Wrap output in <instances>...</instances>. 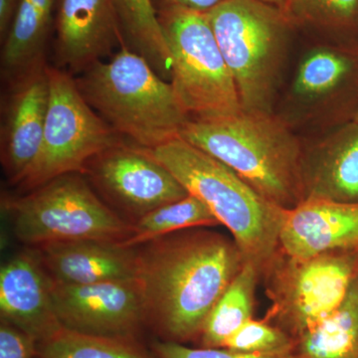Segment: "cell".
<instances>
[{
  "label": "cell",
  "mask_w": 358,
  "mask_h": 358,
  "mask_svg": "<svg viewBox=\"0 0 358 358\" xmlns=\"http://www.w3.org/2000/svg\"><path fill=\"white\" fill-rule=\"evenodd\" d=\"M147 322L166 341L199 338L212 308L244 265L234 240L192 228L136 247Z\"/></svg>",
  "instance_id": "1"
},
{
  "label": "cell",
  "mask_w": 358,
  "mask_h": 358,
  "mask_svg": "<svg viewBox=\"0 0 358 358\" xmlns=\"http://www.w3.org/2000/svg\"><path fill=\"white\" fill-rule=\"evenodd\" d=\"M179 136L229 166L264 199L291 210L306 199L300 141L271 112L189 119Z\"/></svg>",
  "instance_id": "2"
},
{
  "label": "cell",
  "mask_w": 358,
  "mask_h": 358,
  "mask_svg": "<svg viewBox=\"0 0 358 358\" xmlns=\"http://www.w3.org/2000/svg\"><path fill=\"white\" fill-rule=\"evenodd\" d=\"M148 152L208 207L229 230L244 263L255 266L262 277L279 250L286 209L264 199L229 166L180 136Z\"/></svg>",
  "instance_id": "3"
},
{
  "label": "cell",
  "mask_w": 358,
  "mask_h": 358,
  "mask_svg": "<svg viewBox=\"0 0 358 358\" xmlns=\"http://www.w3.org/2000/svg\"><path fill=\"white\" fill-rule=\"evenodd\" d=\"M76 82L96 114L138 147L154 150L178 138L189 120L173 85L127 45L109 62L90 66Z\"/></svg>",
  "instance_id": "4"
},
{
  "label": "cell",
  "mask_w": 358,
  "mask_h": 358,
  "mask_svg": "<svg viewBox=\"0 0 358 358\" xmlns=\"http://www.w3.org/2000/svg\"><path fill=\"white\" fill-rule=\"evenodd\" d=\"M14 233L23 243L124 242L131 224L120 217L93 189L83 173L52 179L20 197L2 199Z\"/></svg>",
  "instance_id": "5"
},
{
  "label": "cell",
  "mask_w": 358,
  "mask_h": 358,
  "mask_svg": "<svg viewBox=\"0 0 358 358\" xmlns=\"http://www.w3.org/2000/svg\"><path fill=\"white\" fill-rule=\"evenodd\" d=\"M242 109L271 112L289 16L259 0H226L207 13Z\"/></svg>",
  "instance_id": "6"
},
{
  "label": "cell",
  "mask_w": 358,
  "mask_h": 358,
  "mask_svg": "<svg viewBox=\"0 0 358 358\" xmlns=\"http://www.w3.org/2000/svg\"><path fill=\"white\" fill-rule=\"evenodd\" d=\"M157 15L171 55V85L189 119L243 110L207 13L164 6Z\"/></svg>",
  "instance_id": "7"
},
{
  "label": "cell",
  "mask_w": 358,
  "mask_h": 358,
  "mask_svg": "<svg viewBox=\"0 0 358 358\" xmlns=\"http://www.w3.org/2000/svg\"><path fill=\"white\" fill-rule=\"evenodd\" d=\"M357 274V252L303 259L278 250L262 274L271 301L264 320L296 339L343 305Z\"/></svg>",
  "instance_id": "8"
},
{
  "label": "cell",
  "mask_w": 358,
  "mask_h": 358,
  "mask_svg": "<svg viewBox=\"0 0 358 358\" xmlns=\"http://www.w3.org/2000/svg\"><path fill=\"white\" fill-rule=\"evenodd\" d=\"M50 100L38 155L20 181L24 192L67 173H83L87 164L122 141L85 100L68 71L49 66Z\"/></svg>",
  "instance_id": "9"
},
{
  "label": "cell",
  "mask_w": 358,
  "mask_h": 358,
  "mask_svg": "<svg viewBox=\"0 0 358 358\" xmlns=\"http://www.w3.org/2000/svg\"><path fill=\"white\" fill-rule=\"evenodd\" d=\"M84 176L106 200L136 221L189 195L147 148L120 141L90 160Z\"/></svg>",
  "instance_id": "10"
},
{
  "label": "cell",
  "mask_w": 358,
  "mask_h": 358,
  "mask_svg": "<svg viewBox=\"0 0 358 358\" xmlns=\"http://www.w3.org/2000/svg\"><path fill=\"white\" fill-rule=\"evenodd\" d=\"M51 296L61 326L77 333L134 341L147 322L136 278L90 285L51 279Z\"/></svg>",
  "instance_id": "11"
},
{
  "label": "cell",
  "mask_w": 358,
  "mask_h": 358,
  "mask_svg": "<svg viewBox=\"0 0 358 358\" xmlns=\"http://www.w3.org/2000/svg\"><path fill=\"white\" fill-rule=\"evenodd\" d=\"M45 61L10 80L1 124V164L11 185H18L38 155L50 100Z\"/></svg>",
  "instance_id": "12"
},
{
  "label": "cell",
  "mask_w": 358,
  "mask_h": 358,
  "mask_svg": "<svg viewBox=\"0 0 358 358\" xmlns=\"http://www.w3.org/2000/svg\"><path fill=\"white\" fill-rule=\"evenodd\" d=\"M55 24L58 63L69 73L81 74L126 45L110 0H59Z\"/></svg>",
  "instance_id": "13"
},
{
  "label": "cell",
  "mask_w": 358,
  "mask_h": 358,
  "mask_svg": "<svg viewBox=\"0 0 358 358\" xmlns=\"http://www.w3.org/2000/svg\"><path fill=\"white\" fill-rule=\"evenodd\" d=\"M279 250L296 258L358 251V202L307 199L287 210Z\"/></svg>",
  "instance_id": "14"
},
{
  "label": "cell",
  "mask_w": 358,
  "mask_h": 358,
  "mask_svg": "<svg viewBox=\"0 0 358 358\" xmlns=\"http://www.w3.org/2000/svg\"><path fill=\"white\" fill-rule=\"evenodd\" d=\"M1 320L37 343L60 329L51 296V279L34 250L21 252L0 270Z\"/></svg>",
  "instance_id": "15"
},
{
  "label": "cell",
  "mask_w": 358,
  "mask_h": 358,
  "mask_svg": "<svg viewBox=\"0 0 358 358\" xmlns=\"http://www.w3.org/2000/svg\"><path fill=\"white\" fill-rule=\"evenodd\" d=\"M53 281L90 285L136 278V247L122 242L77 241L39 245L33 248Z\"/></svg>",
  "instance_id": "16"
},
{
  "label": "cell",
  "mask_w": 358,
  "mask_h": 358,
  "mask_svg": "<svg viewBox=\"0 0 358 358\" xmlns=\"http://www.w3.org/2000/svg\"><path fill=\"white\" fill-rule=\"evenodd\" d=\"M306 199L358 202V124L350 122L303 159ZM305 199V200H306Z\"/></svg>",
  "instance_id": "17"
},
{
  "label": "cell",
  "mask_w": 358,
  "mask_h": 358,
  "mask_svg": "<svg viewBox=\"0 0 358 358\" xmlns=\"http://www.w3.org/2000/svg\"><path fill=\"white\" fill-rule=\"evenodd\" d=\"M56 1L20 0L13 25L2 45V73L9 81L44 61V49Z\"/></svg>",
  "instance_id": "18"
},
{
  "label": "cell",
  "mask_w": 358,
  "mask_h": 358,
  "mask_svg": "<svg viewBox=\"0 0 358 358\" xmlns=\"http://www.w3.org/2000/svg\"><path fill=\"white\" fill-rule=\"evenodd\" d=\"M296 358H358V274L343 305L296 338Z\"/></svg>",
  "instance_id": "19"
},
{
  "label": "cell",
  "mask_w": 358,
  "mask_h": 358,
  "mask_svg": "<svg viewBox=\"0 0 358 358\" xmlns=\"http://www.w3.org/2000/svg\"><path fill=\"white\" fill-rule=\"evenodd\" d=\"M260 277L255 266L244 263L209 313L199 336L201 348H223L233 334L253 319L255 291Z\"/></svg>",
  "instance_id": "20"
},
{
  "label": "cell",
  "mask_w": 358,
  "mask_h": 358,
  "mask_svg": "<svg viewBox=\"0 0 358 358\" xmlns=\"http://www.w3.org/2000/svg\"><path fill=\"white\" fill-rule=\"evenodd\" d=\"M124 44L140 54L157 74L171 73V55L154 0H110Z\"/></svg>",
  "instance_id": "21"
},
{
  "label": "cell",
  "mask_w": 358,
  "mask_h": 358,
  "mask_svg": "<svg viewBox=\"0 0 358 358\" xmlns=\"http://www.w3.org/2000/svg\"><path fill=\"white\" fill-rule=\"evenodd\" d=\"M217 225L218 220L208 207L189 194L185 199L162 205L134 221L131 235L122 244L134 248L178 231Z\"/></svg>",
  "instance_id": "22"
},
{
  "label": "cell",
  "mask_w": 358,
  "mask_h": 358,
  "mask_svg": "<svg viewBox=\"0 0 358 358\" xmlns=\"http://www.w3.org/2000/svg\"><path fill=\"white\" fill-rule=\"evenodd\" d=\"M38 358H159L129 339L90 336L61 327L37 343Z\"/></svg>",
  "instance_id": "23"
},
{
  "label": "cell",
  "mask_w": 358,
  "mask_h": 358,
  "mask_svg": "<svg viewBox=\"0 0 358 358\" xmlns=\"http://www.w3.org/2000/svg\"><path fill=\"white\" fill-rule=\"evenodd\" d=\"M353 77H358V52L315 51L301 63L294 91L305 96L324 95Z\"/></svg>",
  "instance_id": "24"
},
{
  "label": "cell",
  "mask_w": 358,
  "mask_h": 358,
  "mask_svg": "<svg viewBox=\"0 0 358 358\" xmlns=\"http://www.w3.org/2000/svg\"><path fill=\"white\" fill-rule=\"evenodd\" d=\"M286 14L291 20L353 29L358 27V0H289Z\"/></svg>",
  "instance_id": "25"
},
{
  "label": "cell",
  "mask_w": 358,
  "mask_h": 358,
  "mask_svg": "<svg viewBox=\"0 0 358 358\" xmlns=\"http://www.w3.org/2000/svg\"><path fill=\"white\" fill-rule=\"evenodd\" d=\"M249 353H271L296 350V339L267 320H250L223 346Z\"/></svg>",
  "instance_id": "26"
},
{
  "label": "cell",
  "mask_w": 358,
  "mask_h": 358,
  "mask_svg": "<svg viewBox=\"0 0 358 358\" xmlns=\"http://www.w3.org/2000/svg\"><path fill=\"white\" fill-rule=\"evenodd\" d=\"M155 352L159 358H296V350L271 353L236 352L228 348H193L176 341L155 343Z\"/></svg>",
  "instance_id": "27"
},
{
  "label": "cell",
  "mask_w": 358,
  "mask_h": 358,
  "mask_svg": "<svg viewBox=\"0 0 358 358\" xmlns=\"http://www.w3.org/2000/svg\"><path fill=\"white\" fill-rule=\"evenodd\" d=\"M37 357V341L6 320L0 322V358Z\"/></svg>",
  "instance_id": "28"
},
{
  "label": "cell",
  "mask_w": 358,
  "mask_h": 358,
  "mask_svg": "<svg viewBox=\"0 0 358 358\" xmlns=\"http://www.w3.org/2000/svg\"><path fill=\"white\" fill-rule=\"evenodd\" d=\"M224 1L226 0H159V6H179L197 13H207Z\"/></svg>",
  "instance_id": "29"
},
{
  "label": "cell",
  "mask_w": 358,
  "mask_h": 358,
  "mask_svg": "<svg viewBox=\"0 0 358 358\" xmlns=\"http://www.w3.org/2000/svg\"><path fill=\"white\" fill-rule=\"evenodd\" d=\"M20 3V0H0V36L2 42L10 30Z\"/></svg>",
  "instance_id": "30"
},
{
  "label": "cell",
  "mask_w": 358,
  "mask_h": 358,
  "mask_svg": "<svg viewBox=\"0 0 358 358\" xmlns=\"http://www.w3.org/2000/svg\"><path fill=\"white\" fill-rule=\"evenodd\" d=\"M259 1H262L264 3L278 7V8L282 9V10L286 13L287 9H288L289 0H259Z\"/></svg>",
  "instance_id": "31"
},
{
  "label": "cell",
  "mask_w": 358,
  "mask_h": 358,
  "mask_svg": "<svg viewBox=\"0 0 358 358\" xmlns=\"http://www.w3.org/2000/svg\"><path fill=\"white\" fill-rule=\"evenodd\" d=\"M352 122H357V124H358V103L357 110H355V115H353L352 117Z\"/></svg>",
  "instance_id": "32"
},
{
  "label": "cell",
  "mask_w": 358,
  "mask_h": 358,
  "mask_svg": "<svg viewBox=\"0 0 358 358\" xmlns=\"http://www.w3.org/2000/svg\"><path fill=\"white\" fill-rule=\"evenodd\" d=\"M357 268H358V251L357 252Z\"/></svg>",
  "instance_id": "33"
}]
</instances>
